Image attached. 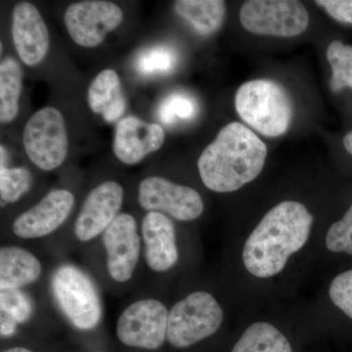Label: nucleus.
Listing matches in <instances>:
<instances>
[{"label": "nucleus", "mask_w": 352, "mask_h": 352, "mask_svg": "<svg viewBox=\"0 0 352 352\" xmlns=\"http://www.w3.org/2000/svg\"><path fill=\"white\" fill-rule=\"evenodd\" d=\"M314 217L295 201L271 208L245 241L243 261L254 276L270 278L281 272L292 254L302 249L311 231Z\"/></svg>", "instance_id": "obj_1"}, {"label": "nucleus", "mask_w": 352, "mask_h": 352, "mask_svg": "<svg viewBox=\"0 0 352 352\" xmlns=\"http://www.w3.org/2000/svg\"><path fill=\"white\" fill-rule=\"evenodd\" d=\"M267 147L251 129L231 122L220 129L198 161L201 179L217 193L237 191L263 170Z\"/></svg>", "instance_id": "obj_2"}, {"label": "nucleus", "mask_w": 352, "mask_h": 352, "mask_svg": "<svg viewBox=\"0 0 352 352\" xmlns=\"http://www.w3.org/2000/svg\"><path fill=\"white\" fill-rule=\"evenodd\" d=\"M235 106L241 119L267 138L283 135L293 118L291 97L273 80H251L241 85Z\"/></svg>", "instance_id": "obj_3"}, {"label": "nucleus", "mask_w": 352, "mask_h": 352, "mask_svg": "<svg viewBox=\"0 0 352 352\" xmlns=\"http://www.w3.org/2000/svg\"><path fill=\"white\" fill-rule=\"evenodd\" d=\"M222 321L223 311L214 296L196 292L171 308L166 339L171 346L185 349L214 335Z\"/></svg>", "instance_id": "obj_4"}, {"label": "nucleus", "mask_w": 352, "mask_h": 352, "mask_svg": "<svg viewBox=\"0 0 352 352\" xmlns=\"http://www.w3.org/2000/svg\"><path fill=\"white\" fill-rule=\"evenodd\" d=\"M53 296L67 319L80 330L98 325L101 305L91 280L73 265H62L51 278Z\"/></svg>", "instance_id": "obj_5"}, {"label": "nucleus", "mask_w": 352, "mask_h": 352, "mask_svg": "<svg viewBox=\"0 0 352 352\" xmlns=\"http://www.w3.org/2000/svg\"><path fill=\"white\" fill-rule=\"evenodd\" d=\"M23 143L28 157L38 168L50 171L59 168L68 156L69 141L62 113L44 107L25 124Z\"/></svg>", "instance_id": "obj_6"}, {"label": "nucleus", "mask_w": 352, "mask_h": 352, "mask_svg": "<svg viewBox=\"0 0 352 352\" xmlns=\"http://www.w3.org/2000/svg\"><path fill=\"white\" fill-rule=\"evenodd\" d=\"M240 21L252 34L293 38L307 29L309 15L295 0H252L241 8Z\"/></svg>", "instance_id": "obj_7"}, {"label": "nucleus", "mask_w": 352, "mask_h": 352, "mask_svg": "<svg viewBox=\"0 0 352 352\" xmlns=\"http://www.w3.org/2000/svg\"><path fill=\"white\" fill-rule=\"evenodd\" d=\"M168 323V310L163 303L156 300H139L120 315L118 338L126 346L157 349L166 339Z\"/></svg>", "instance_id": "obj_8"}, {"label": "nucleus", "mask_w": 352, "mask_h": 352, "mask_svg": "<svg viewBox=\"0 0 352 352\" xmlns=\"http://www.w3.org/2000/svg\"><path fill=\"white\" fill-rule=\"evenodd\" d=\"M124 13L117 4L101 0H88L71 4L64 14L69 36L82 47H96L109 32L122 24Z\"/></svg>", "instance_id": "obj_9"}, {"label": "nucleus", "mask_w": 352, "mask_h": 352, "mask_svg": "<svg viewBox=\"0 0 352 352\" xmlns=\"http://www.w3.org/2000/svg\"><path fill=\"white\" fill-rule=\"evenodd\" d=\"M138 201L149 212H168L180 221L195 220L204 212L203 200L196 190L160 176H150L140 182Z\"/></svg>", "instance_id": "obj_10"}, {"label": "nucleus", "mask_w": 352, "mask_h": 352, "mask_svg": "<svg viewBox=\"0 0 352 352\" xmlns=\"http://www.w3.org/2000/svg\"><path fill=\"white\" fill-rule=\"evenodd\" d=\"M109 274L124 283L131 279L140 254L138 224L132 215L120 214L103 232Z\"/></svg>", "instance_id": "obj_11"}, {"label": "nucleus", "mask_w": 352, "mask_h": 352, "mask_svg": "<svg viewBox=\"0 0 352 352\" xmlns=\"http://www.w3.org/2000/svg\"><path fill=\"white\" fill-rule=\"evenodd\" d=\"M124 189L115 182H106L90 191L76 220L75 234L80 242H88L104 232L122 206Z\"/></svg>", "instance_id": "obj_12"}, {"label": "nucleus", "mask_w": 352, "mask_h": 352, "mask_svg": "<svg viewBox=\"0 0 352 352\" xmlns=\"http://www.w3.org/2000/svg\"><path fill=\"white\" fill-rule=\"evenodd\" d=\"M11 32L14 46L23 63L34 67L43 61L50 50V32L34 4L25 1L16 4Z\"/></svg>", "instance_id": "obj_13"}, {"label": "nucleus", "mask_w": 352, "mask_h": 352, "mask_svg": "<svg viewBox=\"0 0 352 352\" xmlns=\"http://www.w3.org/2000/svg\"><path fill=\"white\" fill-rule=\"evenodd\" d=\"M74 201L68 190H53L38 205L14 220V233L23 239H34L54 232L68 219Z\"/></svg>", "instance_id": "obj_14"}, {"label": "nucleus", "mask_w": 352, "mask_h": 352, "mask_svg": "<svg viewBox=\"0 0 352 352\" xmlns=\"http://www.w3.org/2000/svg\"><path fill=\"white\" fill-rule=\"evenodd\" d=\"M166 134L157 124H149L134 116L118 122L113 135V151L127 166L140 163L148 155L163 146Z\"/></svg>", "instance_id": "obj_15"}, {"label": "nucleus", "mask_w": 352, "mask_h": 352, "mask_svg": "<svg viewBox=\"0 0 352 352\" xmlns=\"http://www.w3.org/2000/svg\"><path fill=\"white\" fill-rule=\"evenodd\" d=\"M142 237L148 265L156 272L170 270L178 261L175 228L161 212H150L142 221Z\"/></svg>", "instance_id": "obj_16"}, {"label": "nucleus", "mask_w": 352, "mask_h": 352, "mask_svg": "<svg viewBox=\"0 0 352 352\" xmlns=\"http://www.w3.org/2000/svg\"><path fill=\"white\" fill-rule=\"evenodd\" d=\"M87 101L92 112L102 115L107 122H117L126 110V99L117 72L106 69L90 83Z\"/></svg>", "instance_id": "obj_17"}, {"label": "nucleus", "mask_w": 352, "mask_h": 352, "mask_svg": "<svg viewBox=\"0 0 352 352\" xmlns=\"http://www.w3.org/2000/svg\"><path fill=\"white\" fill-rule=\"evenodd\" d=\"M41 273L38 259L18 247L0 250V289H20L34 283Z\"/></svg>", "instance_id": "obj_18"}, {"label": "nucleus", "mask_w": 352, "mask_h": 352, "mask_svg": "<svg viewBox=\"0 0 352 352\" xmlns=\"http://www.w3.org/2000/svg\"><path fill=\"white\" fill-rule=\"evenodd\" d=\"M173 7L179 17L203 36L219 31L226 18V2L219 0H179Z\"/></svg>", "instance_id": "obj_19"}, {"label": "nucleus", "mask_w": 352, "mask_h": 352, "mask_svg": "<svg viewBox=\"0 0 352 352\" xmlns=\"http://www.w3.org/2000/svg\"><path fill=\"white\" fill-rule=\"evenodd\" d=\"M231 352H293L286 337L265 322L250 326Z\"/></svg>", "instance_id": "obj_20"}, {"label": "nucleus", "mask_w": 352, "mask_h": 352, "mask_svg": "<svg viewBox=\"0 0 352 352\" xmlns=\"http://www.w3.org/2000/svg\"><path fill=\"white\" fill-rule=\"evenodd\" d=\"M22 89V69L13 58H6L0 65V122H13L19 113Z\"/></svg>", "instance_id": "obj_21"}, {"label": "nucleus", "mask_w": 352, "mask_h": 352, "mask_svg": "<svg viewBox=\"0 0 352 352\" xmlns=\"http://www.w3.org/2000/svg\"><path fill=\"white\" fill-rule=\"evenodd\" d=\"M327 59L332 68L331 89L335 92L346 87L352 89V46L333 41L327 48Z\"/></svg>", "instance_id": "obj_22"}, {"label": "nucleus", "mask_w": 352, "mask_h": 352, "mask_svg": "<svg viewBox=\"0 0 352 352\" xmlns=\"http://www.w3.org/2000/svg\"><path fill=\"white\" fill-rule=\"evenodd\" d=\"M175 51L160 45L141 52L136 61V69L141 75H166L175 69Z\"/></svg>", "instance_id": "obj_23"}, {"label": "nucleus", "mask_w": 352, "mask_h": 352, "mask_svg": "<svg viewBox=\"0 0 352 352\" xmlns=\"http://www.w3.org/2000/svg\"><path fill=\"white\" fill-rule=\"evenodd\" d=\"M197 111L198 106L192 97L175 92L162 102L159 118L166 126H173L179 120H191L195 117Z\"/></svg>", "instance_id": "obj_24"}, {"label": "nucleus", "mask_w": 352, "mask_h": 352, "mask_svg": "<svg viewBox=\"0 0 352 352\" xmlns=\"http://www.w3.org/2000/svg\"><path fill=\"white\" fill-rule=\"evenodd\" d=\"M31 173L25 168H0V195L2 206L15 203L27 193L31 185Z\"/></svg>", "instance_id": "obj_25"}, {"label": "nucleus", "mask_w": 352, "mask_h": 352, "mask_svg": "<svg viewBox=\"0 0 352 352\" xmlns=\"http://www.w3.org/2000/svg\"><path fill=\"white\" fill-rule=\"evenodd\" d=\"M1 315L13 319L16 323H24L31 317L32 305L29 296L19 289H1L0 293Z\"/></svg>", "instance_id": "obj_26"}, {"label": "nucleus", "mask_w": 352, "mask_h": 352, "mask_svg": "<svg viewBox=\"0 0 352 352\" xmlns=\"http://www.w3.org/2000/svg\"><path fill=\"white\" fill-rule=\"evenodd\" d=\"M326 247L329 251L352 256V204L344 217L329 228Z\"/></svg>", "instance_id": "obj_27"}, {"label": "nucleus", "mask_w": 352, "mask_h": 352, "mask_svg": "<svg viewBox=\"0 0 352 352\" xmlns=\"http://www.w3.org/2000/svg\"><path fill=\"white\" fill-rule=\"evenodd\" d=\"M331 300L352 319V270L340 273L331 283Z\"/></svg>", "instance_id": "obj_28"}, {"label": "nucleus", "mask_w": 352, "mask_h": 352, "mask_svg": "<svg viewBox=\"0 0 352 352\" xmlns=\"http://www.w3.org/2000/svg\"><path fill=\"white\" fill-rule=\"evenodd\" d=\"M316 4L323 7L333 19L352 25V0H318Z\"/></svg>", "instance_id": "obj_29"}, {"label": "nucleus", "mask_w": 352, "mask_h": 352, "mask_svg": "<svg viewBox=\"0 0 352 352\" xmlns=\"http://www.w3.org/2000/svg\"><path fill=\"white\" fill-rule=\"evenodd\" d=\"M342 143H344V148H346V151L352 156V131L349 132V133L344 136Z\"/></svg>", "instance_id": "obj_30"}, {"label": "nucleus", "mask_w": 352, "mask_h": 352, "mask_svg": "<svg viewBox=\"0 0 352 352\" xmlns=\"http://www.w3.org/2000/svg\"><path fill=\"white\" fill-rule=\"evenodd\" d=\"M4 352H32L30 349H24V347H14V349H8Z\"/></svg>", "instance_id": "obj_31"}]
</instances>
